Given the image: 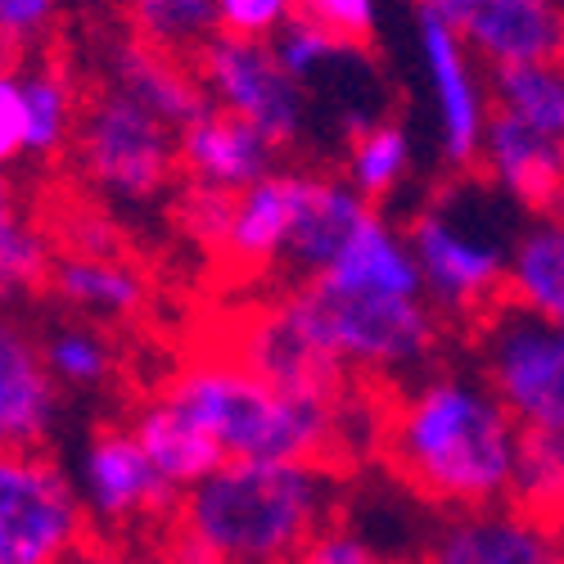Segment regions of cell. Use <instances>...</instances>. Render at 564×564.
Wrapping results in <instances>:
<instances>
[{
    "mask_svg": "<svg viewBox=\"0 0 564 564\" xmlns=\"http://www.w3.org/2000/svg\"><path fill=\"white\" fill-rule=\"evenodd\" d=\"M370 447L434 510H484L514 492L520 420L479 370L425 366L375 398Z\"/></svg>",
    "mask_w": 564,
    "mask_h": 564,
    "instance_id": "2",
    "label": "cell"
},
{
    "mask_svg": "<svg viewBox=\"0 0 564 564\" xmlns=\"http://www.w3.org/2000/svg\"><path fill=\"white\" fill-rule=\"evenodd\" d=\"M370 208L375 204L361 191H352L348 176L307 172V191H303V208H299V226H294V245H290L285 267H294L299 280L330 267L335 253L344 249V240L357 230V221Z\"/></svg>",
    "mask_w": 564,
    "mask_h": 564,
    "instance_id": "23",
    "label": "cell"
},
{
    "mask_svg": "<svg viewBox=\"0 0 564 564\" xmlns=\"http://www.w3.org/2000/svg\"><path fill=\"white\" fill-rule=\"evenodd\" d=\"M226 460H330L339 465L366 393H307L275 384L271 375L230 348L195 352L154 384Z\"/></svg>",
    "mask_w": 564,
    "mask_h": 564,
    "instance_id": "4",
    "label": "cell"
},
{
    "mask_svg": "<svg viewBox=\"0 0 564 564\" xmlns=\"http://www.w3.org/2000/svg\"><path fill=\"white\" fill-rule=\"evenodd\" d=\"M299 564H380V551L366 533H357L344 520H330L299 555Z\"/></svg>",
    "mask_w": 564,
    "mask_h": 564,
    "instance_id": "38",
    "label": "cell"
},
{
    "mask_svg": "<svg viewBox=\"0 0 564 564\" xmlns=\"http://www.w3.org/2000/svg\"><path fill=\"white\" fill-rule=\"evenodd\" d=\"M551 524H555V533H560V542H564V506L551 514Z\"/></svg>",
    "mask_w": 564,
    "mask_h": 564,
    "instance_id": "39",
    "label": "cell"
},
{
    "mask_svg": "<svg viewBox=\"0 0 564 564\" xmlns=\"http://www.w3.org/2000/svg\"><path fill=\"white\" fill-rule=\"evenodd\" d=\"M339 520V465L226 460L185 488L159 542L176 564H299Z\"/></svg>",
    "mask_w": 564,
    "mask_h": 564,
    "instance_id": "3",
    "label": "cell"
},
{
    "mask_svg": "<svg viewBox=\"0 0 564 564\" xmlns=\"http://www.w3.org/2000/svg\"><path fill=\"white\" fill-rule=\"evenodd\" d=\"M533 514H551L564 506V434L551 430H520V460H514V492Z\"/></svg>",
    "mask_w": 564,
    "mask_h": 564,
    "instance_id": "30",
    "label": "cell"
},
{
    "mask_svg": "<svg viewBox=\"0 0 564 564\" xmlns=\"http://www.w3.org/2000/svg\"><path fill=\"white\" fill-rule=\"evenodd\" d=\"M217 6V28L226 36H253L271 41L285 23L299 19V0H213Z\"/></svg>",
    "mask_w": 564,
    "mask_h": 564,
    "instance_id": "34",
    "label": "cell"
},
{
    "mask_svg": "<svg viewBox=\"0 0 564 564\" xmlns=\"http://www.w3.org/2000/svg\"><path fill=\"white\" fill-rule=\"evenodd\" d=\"M506 299L564 325V217H538L514 240Z\"/></svg>",
    "mask_w": 564,
    "mask_h": 564,
    "instance_id": "25",
    "label": "cell"
},
{
    "mask_svg": "<svg viewBox=\"0 0 564 564\" xmlns=\"http://www.w3.org/2000/svg\"><path fill=\"white\" fill-rule=\"evenodd\" d=\"M23 100H28V167H55L73 154V135L82 122L86 86L77 68L51 45L19 59Z\"/></svg>",
    "mask_w": 564,
    "mask_h": 564,
    "instance_id": "22",
    "label": "cell"
},
{
    "mask_svg": "<svg viewBox=\"0 0 564 564\" xmlns=\"http://www.w3.org/2000/svg\"><path fill=\"white\" fill-rule=\"evenodd\" d=\"M420 564H564V542L546 514L520 501L452 510L430 533Z\"/></svg>",
    "mask_w": 564,
    "mask_h": 564,
    "instance_id": "13",
    "label": "cell"
},
{
    "mask_svg": "<svg viewBox=\"0 0 564 564\" xmlns=\"http://www.w3.org/2000/svg\"><path fill=\"white\" fill-rule=\"evenodd\" d=\"M420 64H425V86L447 167L479 172L484 131L492 118V82L479 77L475 45L447 19L420 10Z\"/></svg>",
    "mask_w": 564,
    "mask_h": 564,
    "instance_id": "11",
    "label": "cell"
},
{
    "mask_svg": "<svg viewBox=\"0 0 564 564\" xmlns=\"http://www.w3.org/2000/svg\"><path fill=\"white\" fill-rule=\"evenodd\" d=\"M299 14L357 45H366L375 36V23H380V6L375 0H299Z\"/></svg>",
    "mask_w": 564,
    "mask_h": 564,
    "instance_id": "37",
    "label": "cell"
},
{
    "mask_svg": "<svg viewBox=\"0 0 564 564\" xmlns=\"http://www.w3.org/2000/svg\"><path fill=\"white\" fill-rule=\"evenodd\" d=\"M90 533L82 488L45 443L0 452V564H64Z\"/></svg>",
    "mask_w": 564,
    "mask_h": 564,
    "instance_id": "7",
    "label": "cell"
},
{
    "mask_svg": "<svg viewBox=\"0 0 564 564\" xmlns=\"http://www.w3.org/2000/svg\"><path fill=\"white\" fill-rule=\"evenodd\" d=\"M230 191H208V185H181L176 195V226L191 245H199L208 258H217L221 249V235H226V221H230Z\"/></svg>",
    "mask_w": 564,
    "mask_h": 564,
    "instance_id": "33",
    "label": "cell"
},
{
    "mask_svg": "<svg viewBox=\"0 0 564 564\" xmlns=\"http://www.w3.org/2000/svg\"><path fill=\"white\" fill-rule=\"evenodd\" d=\"M68 316L96 321V325H131L150 312L154 285L150 271L127 253H73L59 249L45 285Z\"/></svg>",
    "mask_w": 564,
    "mask_h": 564,
    "instance_id": "17",
    "label": "cell"
},
{
    "mask_svg": "<svg viewBox=\"0 0 564 564\" xmlns=\"http://www.w3.org/2000/svg\"><path fill=\"white\" fill-rule=\"evenodd\" d=\"M411 172V140L398 122L361 118L348 131V181L352 191H361L370 204L389 199Z\"/></svg>",
    "mask_w": 564,
    "mask_h": 564,
    "instance_id": "28",
    "label": "cell"
},
{
    "mask_svg": "<svg viewBox=\"0 0 564 564\" xmlns=\"http://www.w3.org/2000/svg\"><path fill=\"white\" fill-rule=\"evenodd\" d=\"M479 375L520 430L564 434V325L501 299L475 325Z\"/></svg>",
    "mask_w": 564,
    "mask_h": 564,
    "instance_id": "6",
    "label": "cell"
},
{
    "mask_svg": "<svg viewBox=\"0 0 564 564\" xmlns=\"http://www.w3.org/2000/svg\"><path fill=\"white\" fill-rule=\"evenodd\" d=\"M64 389L45 361V344L14 312H0V438L6 447H41L59 420Z\"/></svg>",
    "mask_w": 564,
    "mask_h": 564,
    "instance_id": "16",
    "label": "cell"
},
{
    "mask_svg": "<svg viewBox=\"0 0 564 564\" xmlns=\"http://www.w3.org/2000/svg\"><path fill=\"white\" fill-rule=\"evenodd\" d=\"M64 564H176L159 538H113L90 533Z\"/></svg>",
    "mask_w": 564,
    "mask_h": 564,
    "instance_id": "36",
    "label": "cell"
},
{
    "mask_svg": "<svg viewBox=\"0 0 564 564\" xmlns=\"http://www.w3.org/2000/svg\"><path fill=\"white\" fill-rule=\"evenodd\" d=\"M280 150L271 140L217 105H208L191 127H181V181L208 191L240 195L275 167Z\"/></svg>",
    "mask_w": 564,
    "mask_h": 564,
    "instance_id": "18",
    "label": "cell"
},
{
    "mask_svg": "<svg viewBox=\"0 0 564 564\" xmlns=\"http://www.w3.org/2000/svg\"><path fill=\"white\" fill-rule=\"evenodd\" d=\"M226 348L235 357H245L249 366H258L262 375H271L275 384H290V389H307V393H366L352 375L330 357L316 339V330L303 321L294 294L285 290L280 299L253 303L240 321L230 325V339Z\"/></svg>",
    "mask_w": 564,
    "mask_h": 564,
    "instance_id": "12",
    "label": "cell"
},
{
    "mask_svg": "<svg viewBox=\"0 0 564 564\" xmlns=\"http://www.w3.org/2000/svg\"><path fill=\"white\" fill-rule=\"evenodd\" d=\"M307 172L312 167H271L262 181H253L249 191L230 199V221H226L221 249H217L221 267L262 275L271 267L290 262Z\"/></svg>",
    "mask_w": 564,
    "mask_h": 564,
    "instance_id": "14",
    "label": "cell"
},
{
    "mask_svg": "<svg viewBox=\"0 0 564 564\" xmlns=\"http://www.w3.org/2000/svg\"><path fill=\"white\" fill-rule=\"evenodd\" d=\"M59 258L55 226L41 217L14 172L0 167V312L45 294Z\"/></svg>",
    "mask_w": 564,
    "mask_h": 564,
    "instance_id": "21",
    "label": "cell"
},
{
    "mask_svg": "<svg viewBox=\"0 0 564 564\" xmlns=\"http://www.w3.org/2000/svg\"><path fill=\"white\" fill-rule=\"evenodd\" d=\"M380 564H384V560H380Z\"/></svg>",
    "mask_w": 564,
    "mask_h": 564,
    "instance_id": "41",
    "label": "cell"
},
{
    "mask_svg": "<svg viewBox=\"0 0 564 564\" xmlns=\"http://www.w3.org/2000/svg\"><path fill=\"white\" fill-rule=\"evenodd\" d=\"M195 73H199L208 105L258 127L275 150H290L299 140L303 113H307L303 109V86L290 77L285 64H280L271 41L217 32L199 51Z\"/></svg>",
    "mask_w": 564,
    "mask_h": 564,
    "instance_id": "10",
    "label": "cell"
},
{
    "mask_svg": "<svg viewBox=\"0 0 564 564\" xmlns=\"http://www.w3.org/2000/svg\"><path fill=\"white\" fill-rule=\"evenodd\" d=\"M68 159L96 199L113 208H154L181 181V131L127 90L90 82Z\"/></svg>",
    "mask_w": 564,
    "mask_h": 564,
    "instance_id": "5",
    "label": "cell"
},
{
    "mask_svg": "<svg viewBox=\"0 0 564 564\" xmlns=\"http://www.w3.org/2000/svg\"><path fill=\"white\" fill-rule=\"evenodd\" d=\"M492 109L564 140V55L492 68Z\"/></svg>",
    "mask_w": 564,
    "mask_h": 564,
    "instance_id": "27",
    "label": "cell"
},
{
    "mask_svg": "<svg viewBox=\"0 0 564 564\" xmlns=\"http://www.w3.org/2000/svg\"><path fill=\"white\" fill-rule=\"evenodd\" d=\"M64 0H0V64L45 51L59 28Z\"/></svg>",
    "mask_w": 564,
    "mask_h": 564,
    "instance_id": "32",
    "label": "cell"
},
{
    "mask_svg": "<svg viewBox=\"0 0 564 564\" xmlns=\"http://www.w3.org/2000/svg\"><path fill=\"white\" fill-rule=\"evenodd\" d=\"M122 23H127V36L191 64L221 32L213 0H122Z\"/></svg>",
    "mask_w": 564,
    "mask_h": 564,
    "instance_id": "26",
    "label": "cell"
},
{
    "mask_svg": "<svg viewBox=\"0 0 564 564\" xmlns=\"http://www.w3.org/2000/svg\"><path fill=\"white\" fill-rule=\"evenodd\" d=\"M0 167H28V100L19 64H0Z\"/></svg>",
    "mask_w": 564,
    "mask_h": 564,
    "instance_id": "35",
    "label": "cell"
},
{
    "mask_svg": "<svg viewBox=\"0 0 564 564\" xmlns=\"http://www.w3.org/2000/svg\"><path fill=\"white\" fill-rule=\"evenodd\" d=\"M45 344V361L51 375L59 380V389H105L118 375V348L109 339L105 325L96 321H64L51 335H41Z\"/></svg>",
    "mask_w": 564,
    "mask_h": 564,
    "instance_id": "29",
    "label": "cell"
},
{
    "mask_svg": "<svg viewBox=\"0 0 564 564\" xmlns=\"http://www.w3.org/2000/svg\"><path fill=\"white\" fill-rule=\"evenodd\" d=\"M303 321L361 389L434 366L447 316L434 307L406 230L370 208L330 267L290 290Z\"/></svg>",
    "mask_w": 564,
    "mask_h": 564,
    "instance_id": "1",
    "label": "cell"
},
{
    "mask_svg": "<svg viewBox=\"0 0 564 564\" xmlns=\"http://www.w3.org/2000/svg\"><path fill=\"white\" fill-rule=\"evenodd\" d=\"M456 32L475 45L488 68L564 55V6L560 0H475Z\"/></svg>",
    "mask_w": 564,
    "mask_h": 564,
    "instance_id": "19",
    "label": "cell"
},
{
    "mask_svg": "<svg viewBox=\"0 0 564 564\" xmlns=\"http://www.w3.org/2000/svg\"><path fill=\"white\" fill-rule=\"evenodd\" d=\"M271 45H275V55H280V64L290 68V77L299 82V86H307V82H316V77H325L330 68H339L344 59H352V55H361L366 45H357V41H348V36H339V32H330V28H321V23H312V19H294V23H285L275 36H271Z\"/></svg>",
    "mask_w": 564,
    "mask_h": 564,
    "instance_id": "31",
    "label": "cell"
},
{
    "mask_svg": "<svg viewBox=\"0 0 564 564\" xmlns=\"http://www.w3.org/2000/svg\"><path fill=\"white\" fill-rule=\"evenodd\" d=\"M77 488L96 533L113 538H159L176 506V488L159 475L127 420L100 425L86 438L77 460Z\"/></svg>",
    "mask_w": 564,
    "mask_h": 564,
    "instance_id": "9",
    "label": "cell"
},
{
    "mask_svg": "<svg viewBox=\"0 0 564 564\" xmlns=\"http://www.w3.org/2000/svg\"><path fill=\"white\" fill-rule=\"evenodd\" d=\"M127 425L135 430L140 447L150 452V460L159 465V475L185 492V488H195L204 475H213V469L221 465V456L213 452V443L185 420L181 406H172L159 389H150L145 398H140V406L127 415Z\"/></svg>",
    "mask_w": 564,
    "mask_h": 564,
    "instance_id": "24",
    "label": "cell"
},
{
    "mask_svg": "<svg viewBox=\"0 0 564 564\" xmlns=\"http://www.w3.org/2000/svg\"><path fill=\"white\" fill-rule=\"evenodd\" d=\"M479 172L492 191L529 208L533 217H564V140L492 109Z\"/></svg>",
    "mask_w": 564,
    "mask_h": 564,
    "instance_id": "15",
    "label": "cell"
},
{
    "mask_svg": "<svg viewBox=\"0 0 564 564\" xmlns=\"http://www.w3.org/2000/svg\"><path fill=\"white\" fill-rule=\"evenodd\" d=\"M0 452H6V438H0Z\"/></svg>",
    "mask_w": 564,
    "mask_h": 564,
    "instance_id": "40",
    "label": "cell"
},
{
    "mask_svg": "<svg viewBox=\"0 0 564 564\" xmlns=\"http://www.w3.org/2000/svg\"><path fill=\"white\" fill-rule=\"evenodd\" d=\"M100 82H109V86L127 90V96H135L145 109L167 118L176 131L191 127L208 109V96H204L199 73H195L191 59H176L167 51H154V45L135 41L127 32L105 51Z\"/></svg>",
    "mask_w": 564,
    "mask_h": 564,
    "instance_id": "20",
    "label": "cell"
},
{
    "mask_svg": "<svg viewBox=\"0 0 564 564\" xmlns=\"http://www.w3.org/2000/svg\"><path fill=\"white\" fill-rule=\"evenodd\" d=\"M411 253L425 275V290L434 307L447 321L475 325L506 299V271H510V249L497 245L492 235L475 230V221H465L456 204L434 199L425 204L411 226H406Z\"/></svg>",
    "mask_w": 564,
    "mask_h": 564,
    "instance_id": "8",
    "label": "cell"
}]
</instances>
